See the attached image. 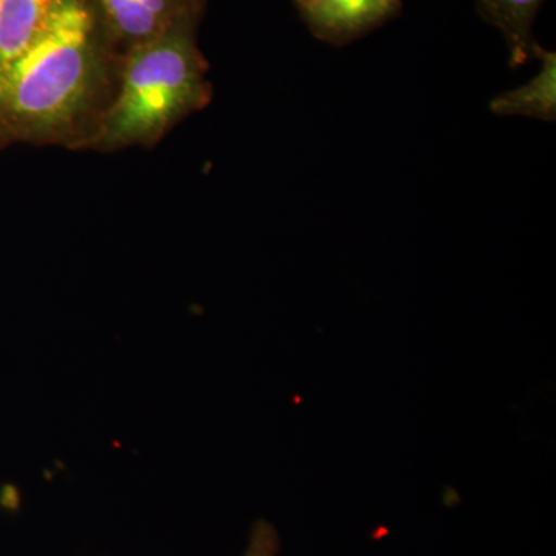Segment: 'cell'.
Masks as SVG:
<instances>
[{
	"instance_id": "cell-1",
	"label": "cell",
	"mask_w": 556,
	"mask_h": 556,
	"mask_svg": "<svg viewBox=\"0 0 556 556\" xmlns=\"http://www.w3.org/2000/svg\"><path fill=\"white\" fill-rule=\"evenodd\" d=\"M123 53L91 0H58L38 38L0 67V149L86 150L118 90Z\"/></svg>"
},
{
	"instance_id": "cell-2",
	"label": "cell",
	"mask_w": 556,
	"mask_h": 556,
	"mask_svg": "<svg viewBox=\"0 0 556 556\" xmlns=\"http://www.w3.org/2000/svg\"><path fill=\"white\" fill-rule=\"evenodd\" d=\"M204 11H192L159 38L124 51L118 90L86 150L153 149L211 104L214 89L199 46Z\"/></svg>"
},
{
	"instance_id": "cell-3",
	"label": "cell",
	"mask_w": 556,
	"mask_h": 556,
	"mask_svg": "<svg viewBox=\"0 0 556 556\" xmlns=\"http://www.w3.org/2000/svg\"><path fill=\"white\" fill-rule=\"evenodd\" d=\"M121 51L159 38L161 33L192 11L206 9V0H91Z\"/></svg>"
},
{
	"instance_id": "cell-4",
	"label": "cell",
	"mask_w": 556,
	"mask_h": 556,
	"mask_svg": "<svg viewBox=\"0 0 556 556\" xmlns=\"http://www.w3.org/2000/svg\"><path fill=\"white\" fill-rule=\"evenodd\" d=\"M298 7L316 38L343 46L396 16L401 0H305Z\"/></svg>"
},
{
	"instance_id": "cell-5",
	"label": "cell",
	"mask_w": 556,
	"mask_h": 556,
	"mask_svg": "<svg viewBox=\"0 0 556 556\" xmlns=\"http://www.w3.org/2000/svg\"><path fill=\"white\" fill-rule=\"evenodd\" d=\"M546 0H477L486 24L506 39L511 68L521 67L540 54L543 47L533 38V22Z\"/></svg>"
},
{
	"instance_id": "cell-6",
	"label": "cell",
	"mask_w": 556,
	"mask_h": 556,
	"mask_svg": "<svg viewBox=\"0 0 556 556\" xmlns=\"http://www.w3.org/2000/svg\"><path fill=\"white\" fill-rule=\"evenodd\" d=\"M58 0H0V67L20 56L46 27Z\"/></svg>"
},
{
	"instance_id": "cell-7",
	"label": "cell",
	"mask_w": 556,
	"mask_h": 556,
	"mask_svg": "<svg viewBox=\"0 0 556 556\" xmlns=\"http://www.w3.org/2000/svg\"><path fill=\"white\" fill-rule=\"evenodd\" d=\"M538 60L543 62L540 75L517 90L501 94L490 109L501 116H530L555 121L556 116V58L554 51L541 49Z\"/></svg>"
},
{
	"instance_id": "cell-8",
	"label": "cell",
	"mask_w": 556,
	"mask_h": 556,
	"mask_svg": "<svg viewBox=\"0 0 556 556\" xmlns=\"http://www.w3.org/2000/svg\"><path fill=\"white\" fill-rule=\"evenodd\" d=\"M281 548L280 533L273 522L258 519L252 526L247 552L243 556H277Z\"/></svg>"
},
{
	"instance_id": "cell-9",
	"label": "cell",
	"mask_w": 556,
	"mask_h": 556,
	"mask_svg": "<svg viewBox=\"0 0 556 556\" xmlns=\"http://www.w3.org/2000/svg\"><path fill=\"white\" fill-rule=\"evenodd\" d=\"M305 2V0H295V3Z\"/></svg>"
}]
</instances>
